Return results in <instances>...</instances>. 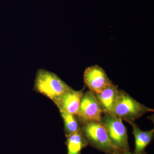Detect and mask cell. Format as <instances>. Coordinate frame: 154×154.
<instances>
[{
    "mask_svg": "<svg viewBox=\"0 0 154 154\" xmlns=\"http://www.w3.org/2000/svg\"><path fill=\"white\" fill-rule=\"evenodd\" d=\"M135 139L134 154H146L145 149L151 143L154 138V129L142 131L135 123L131 125Z\"/></svg>",
    "mask_w": 154,
    "mask_h": 154,
    "instance_id": "8",
    "label": "cell"
},
{
    "mask_svg": "<svg viewBox=\"0 0 154 154\" xmlns=\"http://www.w3.org/2000/svg\"><path fill=\"white\" fill-rule=\"evenodd\" d=\"M84 81L90 91L96 94L112 84L105 71L98 65L92 66L85 70Z\"/></svg>",
    "mask_w": 154,
    "mask_h": 154,
    "instance_id": "6",
    "label": "cell"
},
{
    "mask_svg": "<svg viewBox=\"0 0 154 154\" xmlns=\"http://www.w3.org/2000/svg\"><path fill=\"white\" fill-rule=\"evenodd\" d=\"M71 88L54 73L42 69L36 72L34 90L53 102Z\"/></svg>",
    "mask_w": 154,
    "mask_h": 154,
    "instance_id": "2",
    "label": "cell"
},
{
    "mask_svg": "<svg viewBox=\"0 0 154 154\" xmlns=\"http://www.w3.org/2000/svg\"><path fill=\"white\" fill-rule=\"evenodd\" d=\"M83 94L84 90L75 91L71 88L54 102L60 111L76 116Z\"/></svg>",
    "mask_w": 154,
    "mask_h": 154,
    "instance_id": "7",
    "label": "cell"
},
{
    "mask_svg": "<svg viewBox=\"0 0 154 154\" xmlns=\"http://www.w3.org/2000/svg\"><path fill=\"white\" fill-rule=\"evenodd\" d=\"M66 144L67 154H81L83 149L88 145L81 131L66 137Z\"/></svg>",
    "mask_w": 154,
    "mask_h": 154,
    "instance_id": "10",
    "label": "cell"
},
{
    "mask_svg": "<svg viewBox=\"0 0 154 154\" xmlns=\"http://www.w3.org/2000/svg\"><path fill=\"white\" fill-rule=\"evenodd\" d=\"M100 122L116 149L122 151H130L127 131L122 120L112 113H104Z\"/></svg>",
    "mask_w": 154,
    "mask_h": 154,
    "instance_id": "4",
    "label": "cell"
},
{
    "mask_svg": "<svg viewBox=\"0 0 154 154\" xmlns=\"http://www.w3.org/2000/svg\"><path fill=\"white\" fill-rule=\"evenodd\" d=\"M64 123V131L66 137L81 131L79 122L76 116L64 112L60 111Z\"/></svg>",
    "mask_w": 154,
    "mask_h": 154,
    "instance_id": "11",
    "label": "cell"
},
{
    "mask_svg": "<svg viewBox=\"0 0 154 154\" xmlns=\"http://www.w3.org/2000/svg\"><path fill=\"white\" fill-rule=\"evenodd\" d=\"M153 111L137 102L126 92L118 89L110 113L131 125L146 113Z\"/></svg>",
    "mask_w": 154,
    "mask_h": 154,
    "instance_id": "1",
    "label": "cell"
},
{
    "mask_svg": "<svg viewBox=\"0 0 154 154\" xmlns=\"http://www.w3.org/2000/svg\"><path fill=\"white\" fill-rule=\"evenodd\" d=\"M104 112L95 93L89 91L84 93L77 118L80 123L87 122H101Z\"/></svg>",
    "mask_w": 154,
    "mask_h": 154,
    "instance_id": "5",
    "label": "cell"
},
{
    "mask_svg": "<svg viewBox=\"0 0 154 154\" xmlns=\"http://www.w3.org/2000/svg\"><path fill=\"white\" fill-rule=\"evenodd\" d=\"M118 91V89L112 83L100 93H95L104 113H111Z\"/></svg>",
    "mask_w": 154,
    "mask_h": 154,
    "instance_id": "9",
    "label": "cell"
},
{
    "mask_svg": "<svg viewBox=\"0 0 154 154\" xmlns=\"http://www.w3.org/2000/svg\"><path fill=\"white\" fill-rule=\"evenodd\" d=\"M109 154H134L133 152H132L130 151H117L114 152L112 153ZM145 154H148L146 153Z\"/></svg>",
    "mask_w": 154,
    "mask_h": 154,
    "instance_id": "12",
    "label": "cell"
},
{
    "mask_svg": "<svg viewBox=\"0 0 154 154\" xmlns=\"http://www.w3.org/2000/svg\"><path fill=\"white\" fill-rule=\"evenodd\" d=\"M80 124L81 133L88 146L105 154L120 151L113 146L105 128L100 122H87Z\"/></svg>",
    "mask_w": 154,
    "mask_h": 154,
    "instance_id": "3",
    "label": "cell"
}]
</instances>
